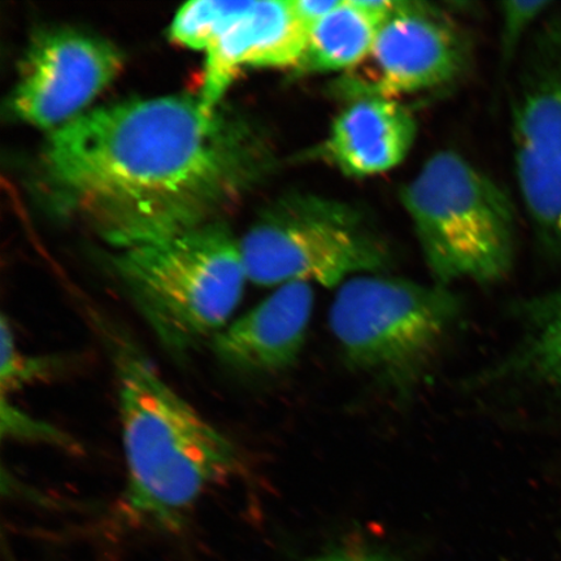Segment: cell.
<instances>
[{"label": "cell", "mask_w": 561, "mask_h": 561, "mask_svg": "<svg viewBox=\"0 0 561 561\" xmlns=\"http://www.w3.org/2000/svg\"><path fill=\"white\" fill-rule=\"evenodd\" d=\"M461 316L450 287L363 275L339 287L329 327L351 370L405 401L431 376Z\"/></svg>", "instance_id": "obj_4"}, {"label": "cell", "mask_w": 561, "mask_h": 561, "mask_svg": "<svg viewBox=\"0 0 561 561\" xmlns=\"http://www.w3.org/2000/svg\"><path fill=\"white\" fill-rule=\"evenodd\" d=\"M118 279L168 353L185 356L229 324L249 280L222 221L122 250Z\"/></svg>", "instance_id": "obj_3"}, {"label": "cell", "mask_w": 561, "mask_h": 561, "mask_svg": "<svg viewBox=\"0 0 561 561\" xmlns=\"http://www.w3.org/2000/svg\"><path fill=\"white\" fill-rule=\"evenodd\" d=\"M2 437L18 440L39 442L44 445L75 447L72 438L58 427L27 415L2 396Z\"/></svg>", "instance_id": "obj_17"}, {"label": "cell", "mask_w": 561, "mask_h": 561, "mask_svg": "<svg viewBox=\"0 0 561 561\" xmlns=\"http://www.w3.org/2000/svg\"><path fill=\"white\" fill-rule=\"evenodd\" d=\"M312 285L291 283L231 322L210 341L224 366L245 375L271 376L296 366L313 313Z\"/></svg>", "instance_id": "obj_11"}, {"label": "cell", "mask_w": 561, "mask_h": 561, "mask_svg": "<svg viewBox=\"0 0 561 561\" xmlns=\"http://www.w3.org/2000/svg\"><path fill=\"white\" fill-rule=\"evenodd\" d=\"M518 192L539 248L561 262V13L526 42L510 98Z\"/></svg>", "instance_id": "obj_7"}, {"label": "cell", "mask_w": 561, "mask_h": 561, "mask_svg": "<svg viewBox=\"0 0 561 561\" xmlns=\"http://www.w3.org/2000/svg\"><path fill=\"white\" fill-rule=\"evenodd\" d=\"M417 122L399 101L364 98L347 102L319 145L304 158L319 160L350 179L394 170L410 156Z\"/></svg>", "instance_id": "obj_12"}, {"label": "cell", "mask_w": 561, "mask_h": 561, "mask_svg": "<svg viewBox=\"0 0 561 561\" xmlns=\"http://www.w3.org/2000/svg\"><path fill=\"white\" fill-rule=\"evenodd\" d=\"M122 69V53L94 34L66 27L41 32L20 62L10 114L34 128L58 130L87 114Z\"/></svg>", "instance_id": "obj_10"}, {"label": "cell", "mask_w": 561, "mask_h": 561, "mask_svg": "<svg viewBox=\"0 0 561 561\" xmlns=\"http://www.w3.org/2000/svg\"><path fill=\"white\" fill-rule=\"evenodd\" d=\"M434 284L493 285L516 257V210L504 188L471 160L442 150L399 193Z\"/></svg>", "instance_id": "obj_5"}, {"label": "cell", "mask_w": 561, "mask_h": 561, "mask_svg": "<svg viewBox=\"0 0 561 561\" xmlns=\"http://www.w3.org/2000/svg\"><path fill=\"white\" fill-rule=\"evenodd\" d=\"M102 328L116 381L125 508L137 520L178 530L210 488L242 472L241 453L163 380L128 334Z\"/></svg>", "instance_id": "obj_2"}, {"label": "cell", "mask_w": 561, "mask_h": 561, "mask_svg": "<svg viewBox=\"0 0 561 561\" xmlns=\"http://www.w3.org/2000/svg\"><path fill=\"white\" fill-rule=\"evenodd\" d=\"M308 30L291 0H196L179 10L170 34L206 53L198 96L203 110L215 114L243 68H296Z\"/></svg>", "instance_id": "obj_8"}, {"label": "cell", "mask_w": 561, "mask_h": 561, "mask_svg": "<svg viewBox=\"0 0 561 561\" xmlns=\"http://www.w3.org/2000/svg\"><path fill=\"white\" fill-rule=\"evenodd\" d=\"M552 5V2L545 0H510L501 3V61L504 69L515 65L531 33Z\"/></svg>", "instance_id": "obj_15"}, {"label": "cell", "mask_w": 561, "mask_h": 561, "mask_svg": "<svg viewBox=\"0 0 561 561\" xmlns=\"http://www.w3.org/2000/svg\"><path fill=\"white\" fill-rule=\"evenodd\" d=\"M385 20L366 0H342L336 9L310 26L297 76L345 75L367 58Z\"/></svg>", "instance_id": "obj_14"}, {"label": "cell", "mask_w": 561, "mask_h": 561, "mask_svg": "<svg viewBox=\"0 0 561 561\" xmlns=\"http://www.w3.org/2000/svg\"><path fill=\"white\" fill-rule=\"evenodd\" d=\"M310 561H397L388 552L363 542L350 541L331 547Z\"/></svg>", "instance_id": "obj_18"}, {"label": "cell", "mask_w": 561, "mask_h": 561, "mask_svg": "<svg viewBox=\"0 0 561 561\" xmlns=\"http://www.w3.org/2000/svg\"><path fill=\"white\" fill-rule=\"evenodd\" d=\"M273 167L257 126L208 114L198 95H168L90 110L53 131L38 180L56 210L126 250L221 221Z\"/></svg>", "instance_id": "obj_1"}, {"label": "cell", "mask_w": 561, "mask_h": 561, "mask_svg": "<svg viewBox=\"0 0 561 561\" xmlns=\"http://www.w3.org/2000/svg\"><path fill=\"white\" fill-rule=\"evenodd\" d=\"M520 342L488 374L486 382L512 380L561 392V286L520 301Z\"/></svg>", "instance_id": "obj_13"}, {"label": "cell", "mask_w": 561, "mask_h": 561, "mask_svg": "<svg viewBox=\"0 0 561 561\" xmlns=\"http://www.w3.org/2000/svg\"><path fill=\"white\" fill-rule=\"evenodd\" d=\"M59 363L53 357L30 356L21 353L16 346L15 336L7 321L2 318V368H0V386L2 396L50 377Z\"/></svg>", "instance_id": "obj_16"}, {"label": "cell", "mask_w": 561, "mask_h": 561, "mask_svg": "<svg viewBox=\"0 0 561 561\" xmlns=\"http://www.w3.org/2000/svg\"><path fill=\"white\" fill-rule=\"evenodd\" d=\"M468 42L445 13L423 2H397L367 58L336 77L332 94L343 104L399 96L450 85L466 73Z\"/></svg>", "instance_id": "obj_9"}, {"label": "cell", "mask_w": 561, "mask_h": 561, "mask_svg": "<svg viewBox=\"0 0 561 561\" xmlns=\"http://www.w3.org/2000/svg\"><path fill=\"white\" fill-rule=\"evenodd\" d=\"M341 3L342 0H291L294 11L308 27L329 15Z\"/></svg>", "instance_id": "obj_19"}, {"label": "cell", "mask_w": 561, "mask_h": 561, "mask_svg": "<svg viewBox=\"0 0 561 561\" xmlns=\"http://www.w3.org/2000/svg\"><path fill=\"white\" fill-rule=\"evenodd\" d=\"M240 243L249 280L259 286L340 287L357 276L382 275L394 261L366 210L313 193L272 203Z\"/></svg>", "instance_id": "obj_6"}]
</instances>
